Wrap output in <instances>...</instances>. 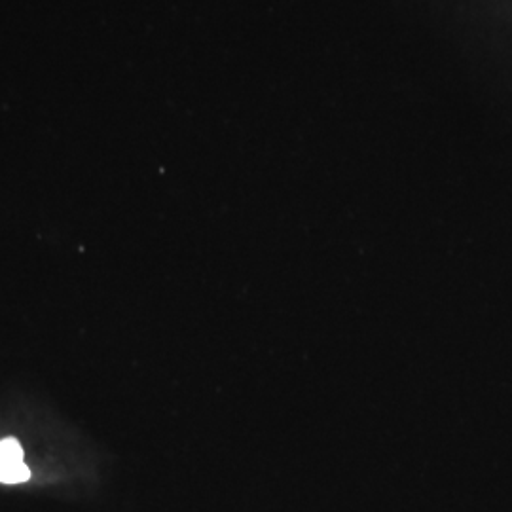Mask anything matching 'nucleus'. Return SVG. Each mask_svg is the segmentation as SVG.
<instances>
[{
  "mask_svg": "<svg viewBox=\"0 0 512 512\" xmlns=\"http://www.w3.org/2000/svg\"><path fill=\"white\" fill-rule=\"evenodd\" d=\"M31 478V471L23 461V450L16 440H0V482L21 484Z\"/></svg>",
  "mask_w": 512,
  "mask_h": 512,
  "instance_id": "obj_1",
  "label": "nucleus"
}]
</instances>
